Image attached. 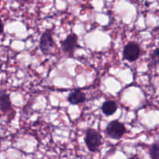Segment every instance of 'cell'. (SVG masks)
Wrapping results in <instances>:
<instances>
[{
	"mask_svg": "<svg viewBox=\"0 0 159 159\" xmlns=\"http://www.w3.org/2000/svg\"><path fill=\"white\" fill-rule=\"evenodd\" d=\"M102 134L98 130L91 127L85 130L84 141L85 146L90 152L96 153L100 150V147L102 144Z\"/></svg>",
	"mask_w": 159,
	"mask_h": 159,
	"instance_id": "cell-1",
	"label": "cell"
},
{
	"mask_svg": "<svg viewBox=\"0 0 159 159\" xmlns=\"http://www.w3.org/2000/svg\"><path fill=\"white\" fill-rule=\"evenodd\" d=\"M127 132V128L124 123L118 120H114L108 123L105 129V134L107 138L113 140H120Z\"/></svg>",
	"mask_w": 159,
	"mask_h": 159,
	"instance_id": "cell-2",
	"label": "cell"
},
{
	"mask_svg": "<svg viewBox=\"0 0 159 159\" xmlns=\"http://www.w3.org/2000/svg\"><path fill=\"white\" fill-rule=\"evenodd\" d=\"M53 35H54V27L45 30L40 37V41H39V48L42 54L44 55L51 54V51L56 46Z\"/></svg>",
	"mask_w": 159,
	"mask_h": 159,
	"instance_id": "cell-3",
	"label": "cell"
},
{
	"mask_svg": "<svg viewBox=\"0 0 159 159\" xmlns=\"http://www.w3.org/2000/svg\"><path fill=\"white\" fill-rule=\"evenodd\" d=\"M61 50L66 55L71 57L74 56L76 50L81 48L79 44V37L75 33H71L66 37L65 40L61 41Z\"/></svg>",
	"mask_w": 159,
	"mask_h": 159,
	"instance_id": "cell-4",
	"label": "cell"
},
{
	"mask_svg": "<svg viewBox=\"0 0 159 159\" xmlns=\"http://www.w3.org/2000/svg\"><path fill=\"white\" fill-rule=\"evenodd\" d=\"M141 49L140 45L135 41H130L124 46L123 50V57L124 60L134 62L140 57Z\"/></svg>",
	"mask_w": 159,
	"mask_h": 159,
	"instance_id": "cell-5",
	"label": "cell"
},
{
	"mask_svg": "<svg viewBox=\"0 0 159 159\" xmlns=\"http://www.w3.org/2000/svg\"><path fill=\"white\" fill-rule=\"evenodd\" d=\"M0 111L9 114L15 115L16 113L12 108L10 96L6 91H0Z\"/></svg>",
	"mask_w": 159,
	"mask_h": 159,
	"instance_id": "cell-6",
	"label": "cell"
},
{
	"mask_svg": "<svg viewBox=\"0 0 159 159\" xmlns=\"http://www.w3.org/2000/svg\"><path fill=\"white\" fill-rule=\"evenodd\" d=\"M87 97L85 93L79 89H75L68 94L67 100L71 105H79L86 101Z\"/></svg>",
	"mask_w": 159,
	"mask_h": 159,
	"instance_id": "cell-7",
	"label": "cell"
},
{
	"mask_svg": "<svg viewBox=\"0 0 159 159\" xmlns=\"http://www.w3.org/2000/svg\"><path fill=\"white\" fill-rule=\"evenodd\" d=\"M101 110H102V113L106 116H112L118 110V105L116 101L110 99V100L105 101L102 104Z\"/></svg>",
	"mask_w": 159,
	"mask_h": 159,
	"instance_id": "cell-8",
	"label": "cell"
},
{
	"mask_svg": "<svg viewBox=\"0 0 159 159\" xmlns=\"http://www.w3.org/2000/svg\"><path fill=\"white\" fill-rule=\"evenodd\" d=\"M148 152L151 159H159V143L155 142L152 144Z\"/></svg>",
	"mask_w": 159,
	"mask_h": 159,
	"instance_id": "cell-9",
	"label": "cell"
},
{
	"mask_svg": "<svg viewBox=\"0 0 159 159\" xmlns=\"http://www.w3.org/2000/svg\"><path fill=\"white\" fill-rule=\"evenodd\" d=\"M151 61L154 65H159V48H155L150 55Z\"/></svg>",
	"mask_w": 159,
	"mask_h": 159,
	"instance_id": "cell-10",
	"label": "cell"
},
{
	"mask_svg": "<svg viewBox=\"0 0 159 159\" xmlns=\"http://www.w3.org/2000/svg\"><path fill=\"white\" fill-rule=\"evenodd\" d=\"M4 31V24H3V22L2 20V19L0 18V35L3 33Z\"/></svg>",
	"mask_w": 159,
	"mask_h": 159,
	"instance_id": "cell-11",
	"label": "cell"
},
{
	"mask_svg": "<svg viewBox=\"0 0 159 159\" xmlns=\"http://www.w3.org/2000/svg\"><path fill=\"white\" fill-rule=\"evenodd\" d=\"M128 159H140V157L138 154H135V155H132L131 157H130Z\"/></svg>",
	"mask_w": 159,
	"mask_h": 159,
	"instance_id": "cell-12",
	"label": "cell"
}]
</instances>
